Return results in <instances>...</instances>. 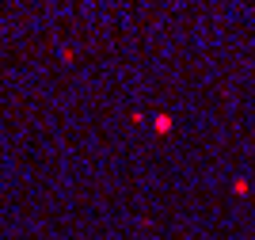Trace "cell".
Masks as SVG:
<instances>
[{
    "instance_id": "obj_3",
    "label": "cell",
    "mask_w": 255,
    "mask_h": 240,
    "mask_svg": "<svg viewBox=\"0 0 255 240\" xmlns=\"http://www.w3.org/2000/svg\"><path fill=\"white\" fill-rule=\"evenodd\" d=\"M61 61H65V65L76 61V50H73V46H61Z\"/></svg>"
},
{
    "instance_id": "obj_2",
    "label": "cell",
    "mask_w": 255,
    "mask_h": 240,
    "mask_svg": "<svg viewBox=\"0 0 255 240\" xmlns=\"http://www.w3.org/2000/svg\"><path fill=\"white\" fill-rule=\"evenodd\" d=\"M248 191H252V187H248V179H233V195H236V199L248 195Z\"/></svg>"
},
{
    "instance_id": "obj_1",
    "label": "cell",
    "mask_w": 255,
    "mask_h": 240,
    "mask_svg": "<svg viewBox=\"0 0 255 240\" xmlns=\"http://www.w3.org/2000/svg\"><path fill=\"white\" fill-rule=\"evenodd\" d=\"M152 130H156V134H171V130H175V118H171L168 111H164V115H156V118H152Z\"/></svg>"
}]
</instances>
